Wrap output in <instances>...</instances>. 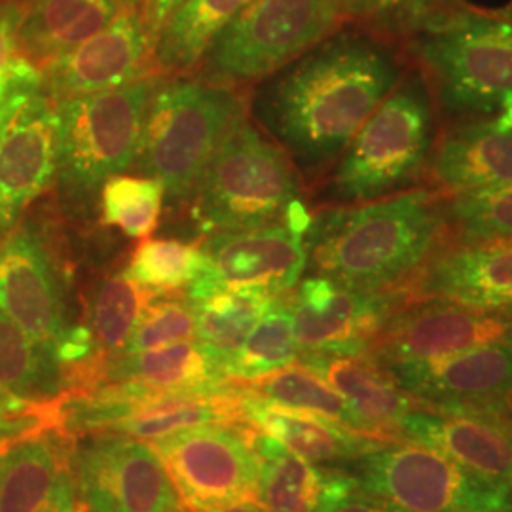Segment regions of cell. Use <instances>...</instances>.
Returning a JSON list of instances; mask_svg holds the SVG:
<instances>
[{"label":"cell","mask_w":512,"mask_h":512,"mask_svg":"<svg viewBox=\"0 0 512 512\" xmlns=\"http://www.w3.org/2000/svg\"><path fill=\"white\" fill-rule=\"evenodd\" d=\"M406 73L391 40L342 31L272 74L255 116L308 181L323 175Z\"/></svg>","instance_id":"cell-1"},{"label":"cell","mask_w":512,"mask_h":512,"mask_svg":"<svg viewBox=\"0 0 512 512\" xmlns=\"http://www.w3.org/2000/svg\"><path fill=\"white\" fill-rule=\"evenodd\" d=\"M442 198L416 186L313 215L306 232L311 274L361 291L404 289L446 241Z\"/></svg>","instance_id":"cell-2"},{"label":"cell","mask_w":512,"mask_h":512,"mask_svg":"<svg viewBox=\"0 0 512 512\" xmlns=\"http://www.w3.org/2000/svg\"><path fill=\"white\" fill-rule=\"evenodd\" d=\"M160 82L145 76L120 88L55 103V186L65 215L92 219L103 186L135 164L150 101Z\"/></svg>","instance_id":"cell-3"},{"label":"cell","mask_w":512,"mask_h":512,"mask_svg":"<svg viewBox=\"0 0 512 512\" xmlns=\"http://www.w3.org/2000/svg\"><path fill=\"white\" fill-rule=\"evenodd\" d=\"M439 135V109L427 80L418 69H406L334 164L329 200L359 205L420 186Z\"/></svg>","instance_id":"cell-4"},{"label":"cell","mask_w":512,"mask_h":512,"mask_svg":"<svg viewBox=\"0 0 512 512\" xmlns=\"http://www.w3.org/2000/svg\"><path fill=\"white\" fill-rule=\"evenodd\" d=\"M437 109L450 120L492 116L512 105V18L467 8L406 40Z\"/></svg>","instance_id":"cell-5"},{"label":"cell","mask_w":512,"mask_h":512,"mask_svg":"<svg viewBox=\"0 0 512 512\" xmlns=\"http://www.w3.org/2000/svg\"><path fill=\"white\" fill-rule=\"evenodd\" d=\"M192 198L194 220L211 236L275 222L308 232L311 224L289 156L247 120L224 139Z\"/></svg>","instance_id":"cell-6"},{"label":"cell","mask_w":512,"mask_h":512,"mask_svg":"<svg viewBox=\"0 0 512 512\" xmlns=\"http://www.w3.org/2000/svg\"><path fill=\"white\" fill-rule=\"evenodd\" d=\"M241 120L243 103L224 86L160 82L150 101L137 171L164 186L169 207H179L194 196L207 165Z\"/></svg>","instance_id":"cell-7"},{"label":"cell","mask_w":512,"mask_h":512,"mask_svg":"<svg viewBox=\"0 0 512 512\" xmlns=\"http://www.w3.org/2000/svg\"><path fill=\"white\" fill-rule=\"evenodd\" d=\"M338 0H253L205 52L203 80L215 86L268 78L332 37Z\"/></svg>","instance_id":"cell-8"},{"label":"cell","mask_w":512,"mask_h":512,"mask_svg":"<svg viewBox=\"0 0 512 512\" xmlns=\"http://www.w3.org/2000/svg\"><path fill=\"white\" fill-rule=\"evenodd\" d=\"M349 473L361 492L404 512H512L511 484L412 440L387 442Z\"/></svg>","instance_id":"cell-9"},{"label":"cell","mask_w":512,"mask_h":512,"mask_svg":"<svg viewBox=\"0 0 512 512\" xmlns=\"http://www.w3.org/2000/svg\"><path fill=\"white\" fill-rule=\"evenodd\" d=\"M238 399L239 391L232 397H194L120 382L63 397L55 414L63 433L156 440L186 427L241 420Z\"/></svg>","instance_id":"cell-10"},{"label":"cell","mask_w":512,"mask_h":512,"mask_svg":"<svg viewBox=\"0 0 512 512\" xmlns=\"http://www.w3.org/2000/svg\"><path fill=\"white\" fill-rule=\"evenodd\" d=\"M150 446L192 511H211L256 495L260 463L251 431L232 423H205L152 440Z\"/></svg>","instance_id":"cell-11"},{"label":"cell","mask_w":512,"mask_h":512,"mask_svg":"<svg viewBox=\"0 0 512 512\" xmlns=\"http://www.w3.org/2000/svg\"><path fill=\"white\" fill-rule=\"evenodd\" d=\"M74 478L93 512H186L158 452L143 440L92 435L74 452Z\"/></svg>","instance_id":"cell-12"},{"label":"cell","mask_w":512,"mask_h":512,"mask_svg":"<svg viewBox=\"0 0 512 512\" xmlns=\"http://www.w3.org/2000/svg\"><path fill=\"white\" fill-rule=\"evenodd\" d=\"M200 247L202 272L186 287L188 300L243 287H260L283 296L293 291L308 270L306 232L289 222L220 232Z\"/></svg>","instance_id":"cell-13"},{"label":"cell","mask_w":512,"mask_h":512,"mask_svg":"<svg viewBox=\"0 0 512 512\" xmlns=\"http://www.w3.org/2000/svg\"><path fill=\"white\" fill-rule=\"evenodd\" d=\"M0 310L54 353L78 325L71 319L65 275L35 222L18 224L0 241Z\"/></svg>","instance_id":"cell-14"},{"label":"cell","mask_w":512,"mask_h":512,"mask_svg":"<svg viewBox=\"0 0 512 512\" xmlns=\"http://www.w3.org/2000/svg\"><path fill=\"white\" fill-rule=\"evenodd\" d=\"M294 289L289 300L300 353H370L408 300L403 289L361 291L317 274L300 279Z\"/></svg>","instance_id":"cell-15"},{"label":"cell","mask_w":512,"mask_h":512,"mask_svg":"<svg viewBox=\"0 0 512 512\" xmlns=\"http://www.w3.org/2000/svg\"><path fill=\"white\" fill-rule=\"evenodd\" d=\"M512 344V311L476 310L446 300H406L370 349L380 365Z\"/></svg>","instance_id":"cell-16"},{"label":"cell","mask_w":512,"mask_h":512,"mask_svg":"<svg viewBox=\"0 0 512 512\" xmlns=\"http://www.w3.org/2000/svg\"><path fill=\"white\" fill-rule=\"evenodd\" d=\"M382 366L421 408L512 412V344Z\"/></svg>","instance_id":"cell-17"},{"label":"cell","mask_w":512,"mask_h":512,"mask_svg":"<svg viewBox=\"0 0 512 512\" xmlns=\"http://www.w3.org/2000/svg\"><path fill=\"white\" fill-rule=\"evenodd\" d=\"M152 52L143 4L128 2L103 31L40 69L42 90L59 103L126 86L147 76Z\"/></svg>","instance_id":"cell-18"},{"label":"cell","mask_w":512,"mask_h":512,"mask_svg":"<svg viewBox=\"0 0 512 512\" xmlns=\"http://www.w3.org/2000/svg\"><path fill=\"white\" fill-rule=\"evenodd\" d=\"M403 291L408 300L512 311V239L444 241Z\"/></svg>","instance_id":"cell-19"},{"label":"cell","mask_w":512,"mask_h":512,"mask_svg":"<svg viewBox=\"0 0 512 512\" xmlns=\"http://www.w3.org/2000/svg\"><path fill=\"white\" fill-rule=\"evenodd\" d=\"M55 167L57 109L40 90L23 105L0 139V241L54 183Z\"/></svg>","instance_id":"cell-20"},{"label":"cell","mask_w":512,"mask_h":512,"mask_svg":"<svg viewBox=\"0 0 512 512\" xmlns=\"http://www.w3.org/2000/svg\"><path fill=\"white\" fill-rule=\"evenodd\" d=\"M403 440L439 450L497 482L512 478V412L416 408L401 425Z\"/></svg>","instance_id":"cell-21"},{"label":"cell","mask_w":512,"mask_h":512,"mask_svg":"<svg viewBox=\"0 0 512 512\" xmlns=\"http://www.w3.org/2000/svg\"><path fill=\"white\" fill-rule=\"evenodd\" d=\"M425 179L442 194L512 183V105L440 133Z\"/></svg>","instance_id":"cell-22"},{"label":"cell","mask_w":512,"mask_h":512,"mask_svg":"<svg viewBox=\"0 0 512 512\" xmlns=\"http://www.w3.org/2000/svg\"><path fill=\"white\" fill-rule=\"evenodd\" d=\"M82 391L95 385L135 382L194 397H232L239 391L228 382L219 363L198 344L181 342L137 353H114L101 368L76 376Z\"/></svg>","instance_id":"cell-23"},{"label":"cell","mask_w":512,"mask_h":512,"mask_svg":"<svg viewBox=\"0 0 512 512\" xmlns=\"http://www.w3.org/2000/svg\"><path fill=\"white\" fill-rule=\"evenodd\" d=\"M238 404L241 421L251 423L260 433L270 435L310 463H353L393 442L353 431L315 414L270 403L247 387H239Z\"/></svg>","instance_id":"cell-24"},{"label":"cell","mask_w":512,"mask_h":512,"mask_svg":"<svg viewBox=\"0 0 512 512\" xmlns=\"http://www.w3.org/2000/svg\"><path fill=\"white\" fill-rule=\"evenodd\" d=\"M0 512H78L74 469L59 440H19L0 454Z\"/></svg>","instance_id":"cell-25"},{"label":"cell","mask_w":512,"mask_h":512,"mask_svg":"<svg viewBox=\"0 0 512 512\" xmlns=\"http://www.w3.org/2000/svg\"><path fill=\"white\" fill-rule=\"evenodd\" d=\"M298 363L327 380L378 435L403 440L404 418L420 404L370 353H300Z\"/></svg>","instance_id":"cell-26"},{"label":"cell","mask_w":512,"mask_h":512,"mask_svg":"<svg viewBox=\"0 0 512 512\" xmlns=\"http://www.w3.org/2000/svg\"><path fill=\"white\" fill-rule=\"evenodd\" d=\"M128 0H27L19 54L42 69L109 25Z\"/></svg>","instance_id":"cell-27"},{"label":"cell","mask_w":512,"mask_h":512,"mask_svg":"<svg viewBox=\"0 0 512 512\" xmlns=\"http://www.w3.org/2000/svg\"><path fill=\"white\" fill-rule=\"evenodd\" d=\"M258 456V503L266 512H317L329 484V469L315 467L266 433H253Z\"/></svg>","instance_id":"cell-28"},{"label":"cell","mask_w":512,"mask_h":512,"mask_svg":"<svg viewBox=\"0 0 512 512\" xmlns=\"http://www.w3.org/2000/svg\"><path fill=\"white\" fill-rule=\"evenodd\" d=\"M253 0H184L165 21L152 63L160 71H188L203 59L215 38Z\"/></svg>","instance_id":"cell-29"},{"label":"cell","mask_w":512,"mask_h":512,"mask_svg":"<svg viewBox=\"0 0 512 512\" xmlns=\"http://www.w3.org/2000/svg\"><path fill=\"white\" fill-rule=\"evenodd\" d=\"M277 298L260 287H243L190 300L196 311V342L219 363L222 372Z\"/></svg>","instance_id":"cell-30"},{"label":"cell","mask_w":512,"mask_h":512,"mask_svg":"<svg viewBox=\"0 0 512 512\" xmlns=\"http://www.w3.org/2000/svg\"><path fill=\"white\" fill-rule=\"evenodd\" d=\"M0 387L23 401L57 404L69 380L54 351L0 310Z\"/></svg>","instance_id":"cell-31"},{"label":"cell","mask_w":512,"mask_h":512,"mask_svg":"<svg viewBox=\"0 0 512 512\" xmlns=\"http://www.w3.org/2000/svg\"><path fill=\"white\" fill-rule=\"evenodd\" d=\"M247 389L270 403L315 414L336 421L353 431L384 439L365 418H361L351 408V404L327 380H323L319 374L311 372L310 368L300 363L285 366L260 380L249 382Z\"/></svg>","instance_id":"cell-32"},{"label":"cell","mask_w":512,"mask_h":512,"mask_svg":"<svg viewBox=\"0 0 512 512\" xmlns=\"http://www.w3.org/2000/svg\"><path fill=\"white\" fill-rule=\"evenodd\" d=\"M291 300L279 296L247 336L236 357L224 366L228 380L255 382L298 361Z\"/></svg>","instance_id":"cell-33"},{"label":"cell","mask_w":512,"mask_h":512,"mask_svg":"<svg viewBox=\"0 0 512 512\" xmlns=\"http://www.w3.org/2000/svg\"><path fill=\"white\" fill-rule=\"evenodd\" d=\"M446 241L478 243L512 239V183L444 194Z\"/></svg>","instance_id":"cell-34"},{"label":"cell","mask_w":512,"mask_h":512,"mask_svg":"<svg viewBox=\"0 0 512 512\" xmlns=\"http://www.w3.org/2000/svg\"><path fill=\"white\" fill-rule=\"evenodd\" d=\"M156 298L126 272L105 277L90 304V330L97 346L110 355L126 348L143 311Z\"/></svg>","instance_id":"cell-35"},{"label":"cell","mask_w":512,"mask_h":512,"mask_svg":"<svg viewBox=\"0 0 512 512\" xmlns=\"http://www.w3.org/2000/svg\"><path fill=\"white\" fill-rule=\"evenodd\" d=\"M164 186L148 177L116 175L103 186L101 219L131 239L148 238L164 209Z\"/></svg>","instance_id":"cell-36"},{"label":"cell","mask_w":512,"mask_h":512,"mask_svg":"<svg viewBox=\"0 0 512 512\" xmlns=\"http://www.w3.org/2000/svg\"><path fill=\"white\" fill-rule=\"evenodd\" d=\"M202 247L179 239H148L131 258L126 274L156 296L188 287L202 272Z\"/></svg>","instance_id":"cell-37"},{"label":"cell","mask_w":512,"mask_h":512,"mask_svg":"<svg viewBox=\"0 0 512 512\" xmlns=\"http://www.w3.org/2000/svg\"><path fill=\"white\" fill-rule=\"evenodd\" d=\"M461 4V0H338L344 18L363 21L370 33L387 40H408Z\"/></svg>","instance_id":"cell-38"},{"label":"cell","mask_w":512,"mask_h":512,"mask_svg":"<svg viewBox=\"0 0 512 512\" xmlns=\"http://www.w3.org/2000/svg\"><path fill=\"white\" fill-rule=\"evenodd\" d=\"M196 340V311L188 298L152 300L120 353H137Z\"/></svg>","instance_id":"cell-39"},{"label":"cell","mask_w":512,"mask_h":512,"mask_svg":"<svg viewBox=\"0 0 512 512\" xmlns=\"http://www.w3.org/2000/svg\"><path fill=\"white\" fill-rule=\"evenodd\" d=\"M46 406L52 404L29 403L0 387V454L27 435L57 423L55 410L48 412Z\"/></svg>","instance_id":"cell-40"},{"label":"cell","mask_w":512,"mask_h":512,"mask_svg":"<svg viewBox=\"0 0 512 512\" xmlns=\"http://www.w3.org/2000/svg\"><path fill=\"white\" fill-rule=\"evenodd\" d=\"M317 512H404L365 494L349 471L329 469L327 492Z\"/></svg>","instance_id":"cell-41"},{"label":"cell","mask_w":512,"mask_h":512,"mask_svg":"<svg viewBox=\"0 0 512 512\" xmlns=\"http://www.w3.org/2000/svg\"><path fill=\"white\" fill-rule=\"evenodd\" d=\"M40 90H42L40 69L21 55L8 86L0 92V139L19 110L23 109V105Z\"/></svg>","instance_id":"cell-42"},{"label":"cell","mask_w":512,"mask_h":512,"mask_svg":"<svg viewBox=\"0 0 512 512\" xmlns=\"http://www.w3.org/2000/svg\"><path fill=\"white\" fill-rule=\"evenodd\" d=\"M177 0H145L143 10H145V19H147L148 31L154 38V44L158 40V35L162 31L167 18L171 16Z\"/></svg>","instance_id":"cell-43"},{"label":"cell","mask_w":512,"mask_h":512,"mask_svg":"<svg viewBox=\"0 0 512 512\" xmlns=\"http://www.w3.org/2000/svg\"><path fill=\"white\" fill-rule=\"evenodd\" d=\"M203 512H266L264 507L255 501V499H243L238 503H232V505H226V507H219V509H211V511Z\"/></svg>","instance_id":"cell-44"},{"label":"cell","mask_w":512,"mask_h":512,"mask_svg":"<svg viewBox=\"0 0 512 512\" xmlns=\"http://www.w3.org/2000/svg\"><path fill=\"white\" fill-rule=\"evenodd\" d=\"M19 57H21V55H19ZM19 57L16 59V61H14V65H12L10 69H6V71H0V92H2V90L8 86V82H10V78H12V73H14V69H16V63H18Z\"/></svg>","instance_id":"cell-45"},{"label":"cell","mask_w":512,"mask_h":512,"mask_svg":"<svg viewBox=\"0 0 512 512\" xmlns=\"http://www.w3.org/2000/svg\"><path fill=\"white\" fill-rule=\"evenodd\" d=\"M184 0H177V4H175V8H177V6H179V4H183ZM175 8H173V10H175Z\"/></svg>","instance_id":"cell-46"},{"label":"cell","mask_w":512,"mask_h":512,"mask_svg":"<svg viewBox=\"0 0 512 512\" xmlns=\"http://www.w3.org/2000/svg\"><path fill=\"white\" fill-rule=\"evenodd\" d=\"M84 512H93V511H90V509H86V511H84Z\"/></svg>","instance_id":"cell-47"},{"label":"cell","mask_w":512,"mask_h":512,"mask_svg":"<svg viewBox=\"0 0 512 512\" xmlns=\"http://www.w3.org/2000/svg\"><path fill=\"white\" fill-rule=\"evenodd\" d=\"M509 484H511V488H512V478H511V482H509Z\"/></svg>","instance_id":"cell-48"}]
</instances>
